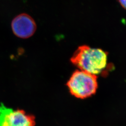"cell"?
I'll return each instance as SVG.
<instances>
[{
	"instance_id": "cell-3",
	"label": "cell",
	"mask_w": 126,
	"mask_h": 126,
	"mask_svg": "<svg viewBox=\"0 0 126 126\" xmlns=\"http://www.w3.org/2000/svg\"><path fill=\"white\" fill-rule=\"evenodd\" d=\"M32 115L21 110H14L0 105V126H34Z\"/></svg>"
},
{
	"instance_id": "cell-1",
	"label": "cell",
	"mask_w": 126,
	"mask_h": 126,
	"mask_svg": "<svg viewBox=\"0 0 126 126\" xmlns=\"http://www.w3.org/2000/svg\"><path fill=\"white\" fill-rule=\"evenodd\" d=\"M108 56V52L103 50L83 45L78 48L70 61L81 71L97 76L107 72Z\"/></svg>"
},
{
	"instance_id": "cell-2",
	"label": "cell",
	"mask_w": 126,
	"mask_h": 126,
	"mask_svg": "<svg viewBox=\"0 0 126 126\" xmlns=\"http://www.w3.org/2000/svg\"><path fill=\"white\" fill-rule=\"evenodd\" d=\"M71 94L84 99L96 93L98 88L97 76L81 70H76L66 84Z\"/></svg>"
},
{
	"instance_id": "cell-5",
	"label": "cell",
	"mask_w": 126,
	"mask_h": 126,
	"mask_svg": "<svg viewBox=\"0 0 126 126\" xmlns=\"http://www.w3.org/2000/svg\"><path fill=\"white\" fill-rule=\"evenodd\" d=\"M118 1L122 7L126 10V0H118Z\"/></svg>"
},
{
	"instance_id": "cell-4",
	"label": "cell",
	"mask_w": 126,
	"mask_h": 126,
	"mask_svg": "<svg viewBox=\"0 0 126 126\" xmlns=\"http://www.w3.org/2000/svg\"><path fill=\"white\" fill-rule=\"evenodd\" d=\"M14 34L18 37L26 39L32 36L36 31L34 20L27 14H21L14 19L11 23Z\"/></svg>"
}]
</instances>
